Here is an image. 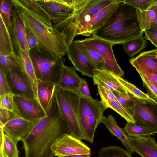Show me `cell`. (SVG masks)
<instances>
[{"label":"cell","instance_id":"16","mask_svg":"<svg viewBox=\"0 0 157 157\" xmlns=\"http://www.w3.org/2000/svg\"><path fill=\"white\" fill-rule=\"evenodd\" d=\"M14 49L21 71L29 84L35 99L39 103L37 79L31 59L22 49L18 48H14Z\"/></svg>","mask_w":157,"mask_h":157},{"label":"cell","instance_id":"7","mask_svg":"<svg viewBox=\"0 0 157 157\" xmlns=\"http://www.w3.org/2000/svg\"><path fill=\"white\" fill-rule=\"evenodd\" d=\"M29 54L37 80L57 84L64 65L65 59L53 58L41 50H30Z\"/></svg>","mask_w":157,"mask_h":157},{"label":"cell","instance_id":"52","mask_svg":"<svg viewBox=\"0 0 157 157\" xmlns=\"http://www.w3.org/2000/svg\"><path fill=\"white\" fill-rule=\"evenodd\" d=\"M0 157H5L3 155L2 151L0 150Z\"/></svg>","mask_w":157,"mask_h":157},{"label":"cell","instance_id":"22","mask_svg":"<svg viewBox=\"0 0 157 157\" xmlns=\"http://www.w3.org/2000/svg\"><path fill=\"white\" fill-rule=\"evenodd\" d=\"M103 123L113 135L116 136L125 147L128 152L131 155L134 152L129 140V136L124 129L117 124L114 117L110 114L107 117L103 116L101 121Z\"/></svg>","mask_w":157,"mask_h":157},{"label":"cell","instance_id":"53","mask_svg":"<svg viewBox=\"0 0 157 157\" xmlns=\"http://www.w3.org/2000/svg\"></svg>","mask_w":157,"mask_h":157},{"label":"cell","instance_id":"8","mask_svg":"<svg viewBox=\"0 0 157 157\" xmlns=\"http://www.w3.org/2000/svg\"><path fill=\"white\" fill-rule=\"evenodd\" d=\"M121 2L122 0H114L113 2L92 17L87 22L77 26L71 36L69 45L76 36L82 35L89 36L103 26Z\"/></svg>","mask_w":157,"mask_h":157},{"label":"cell","instance_id":"18","mask_svg":"<svg viewBox=\"0 0 157 157\" xmlns=\"http://www.w3.org/2000/svg\"><path fill=\"white\" fill-rule=\"evenodd\" d=\"M81 79L74 67L64 65L61 70L59 81L56 86L77 95Z\"/></svg>","mask_w":157,"mask_h":157},{"label":"cell","instance_id":"32","mask_svg":"<svg viewBox=\"0 0 157 157\" xmlns=\"http://www.w3.org/2000/svg\"><path fill=\"white\" fill-rule=\"evenodd\" d=\"M112 91L115 96L117 101L131 115L136 104L139 102L141 101L129 93L125 95L116 91Z\"/></svg>","mask_w":157,"mask_h":157},{"label":"cell","instance_id":"37","mask_svg":"<svg viewBox=\"0 0 157 157\" xmlns=\"http://www.w3.org/2000/svg\"><path fill=\"white\" fill-rule=\"evenodd\" d=\"M0 13L3 15L9 29L12 27V19L14 15L13 5L11 0H2L0 5Z\"/></svg>","mask_w":157,"mask_h":157},{"label":"cell","instance_id":"46","mask_svg":"<svg viewBox=\"0 0 157 157\" xmlns=\"http://www.w3.org/2000/svg\"><path fill=\"white\" fill-rule=\"evenodd\" d=\"M98 91L101 99L117 100L112 90L100 85H97Z\"/></svg>","mask_w":157,"mask_h":157},{"label":"cell","instance_id":"26","mask_svg":"<svg viewBox=\"0 0 157 157\" xmlns=\"http://www.w3.org/2000/svg\"><path fill=\"white\" fill-rule=\"evenodd\" d=\"M115 76L120 83L128 92L132 94L141 102L152 105L157 104V101L138 88L133 84L128 82L121 77Z\"/></svg>","mask_w":157,"mask_h":157},{"label":"cell","instance_id":"27","mask_svg":"<svg viewBox=\"0 0 157 157\" xmlns=\"http://www.w3.org/2000/svg\"><path fill=\"white\" fill-rule=\"evenodd\" d=\"M75 41L79 49L94 64L96 69L106 70L104 60L98 52L82 43L80 40Z\"/></svg>","mask_w":157,"mask_h":157},{"label":"cell","instance_id":"1","mask_svg":"<svg viewBox=\"0 0 157 157\" xmlns=\"http://www.w3.org/2000/svg\"><path fill=\"white\" fill-rule=\"evenodd\" d=\"M69 132L53 96L45 116L22 141L25 157H54L52 146L59 136Z\"/></svg>","mask_w":157,"mask_h":157},{"label":"cell","instance_id":"11","mask_svg":"<svg viewBox=\"0 0 157 157\" xmlns=\"http://www.w3.org/2000/svg\"><path fill=\"white\" fill-rule=\"evenodd\" d=\"M42 119L29 120L15 115L1 128L5 134L17 143L27 138Z\"/></svg>","mask_w":157,"mask_h":157},{"label":"cell","instance_id":"5","mask_svg":"<svg viewBox=\"0 0 157 157\" xmlns=\"http://www.w3.org/2000/svg\"><path fill=\"white\" fill-rule=\"evenodd\" d=\"M54 96L60 114L66 123L70 133L80 140H83L78 119L79 97L56 86Z\"/></svg>","mask_w":157,"mask_h":157},{"label":"cell","instance_id":"4","mask_svg":"<svg viewBox=\"0 0 157 157\" xmlns=\"http://www.w3.org/2000/svg\"><path fill=\"white\" fill-rule=\"evenodd\" d=\"M78 119L83 139L93 143L95 131L101 123L103 113L108 108L102 100L79 97Z\"/></svg>","mask_w":157,"mask_h":157},{"label":"cell","instance_id":"28","mask_svg":"<svg viewBox=\"0 0 157 157\" xmlns=\"http://www.w3.org/2000/svg\"><path fill=\"white\" fill-rule=\"evenodd\" d=\"M136 10L140 26L144 32L150 27L157 16V1L147 10L141 11L137 9Z\"/></svg>","mask_w":157,"mask_h":157},{"label":"cell","instance_id":"47","mask_svg":"<svg viewBox=\"0 0 157 157\" xmlns=\"http://www.w3.org/2000/svg\"><path fill=\"white\" fill-rule=\"evenodd\" d=\"M77 95L79 97L92 98L90 93L87 82L86 80L83 78H82Z\"/></svg>","mask_w":157,"mask_h":157},{"label":"cell","instance_id":"9","mask_svg":"<svg viewBox=\"0 0 157 157\" xmlns=\"http://www.w3.org/2000/svg\"><path fill=\"white\" fill-rule=\"evenodd\" d=\"M83 44L98 52L103 58L106 70L115 76L121 77L124 71L118 64L113 50V45L110 42L92 35L90 37L80 40Z\"/></svg>","mask_w":157,"mask_h":157},{"label":"cell","instance_id":"36","mask_svg":"<svg viewBox=\"0 0 157 157\" xmlns=\"http://www.w3.org/2000/svg\"><path fill=\"white\" fill-rule=\"evenodd\" d=\"M98 155V157H132L127 151L116 146L103 147Z\"/></svg>","mask_w":157,"mask_h":157},{"label":"cell","instance_id":"24","mask_svg":"<svg viewBox=\"0 0 157 157\" xmlns=\"http://www.w3.org/2000/svg\"><path fill=\"white\" fill-rule=\"evenodd\" d=\"M0 52L15 54L14 46L9 28L3 14L0 13Z\"/></svg>","mask_w":157,"mask_h":157},{"label":"cell","instance_id":"50","mask_svg":"<svg viewBox=\"0 0 157 157\" xmlns=\"http://www.w3.org/2000/svg\"><path fill=\"white\" fill-rule=\"evenodd\" d=\"M63 157H90V154L75 155Z\"/></svg>","mask_w":157,"mask_h":157},{"label":"cell","instance_id":"51","mask_svg":"<svg viewBox=\"0 0 157 157\" xmlns=\"http://www.w3.org/2000/svg\"><path fill=\"white\" fill-rule=\"evenodd\" d=\"M157 28V16L155 19L154 22L152 23Z\"/></svg>","mask_w":157,"mask_h":157},{"label":"cell","instance_id":"15","mask_svg":"<svg viewBox=\"0 0 157 157\" xmlns=\"http://www.w3.org/2000/svg\"><path fill=\"white\" fill-rule=\"evenodd\" d=\"M67 54L68 59L76 70L79 71L83 75L93 78V70L96 68L79 49L75 40L68 45Z\"/></svg>","mask_w":157,"mask_h":157},{"label":"cell","instance_id":"13","mask_svg":"<svg viewBox=\"0 0 157 157\" xmlns=\"http://www.w3.org/2000/svg\"><path fill=\"white\" fill-rule=\"evenodd\" d=\"M132 115L136 124L157 133V104L139 102L135 105Z\"/></svg>","mask_w":157,"mask_h":157},{"label":"cell","instance_id":"29","mask_svg":"<svg viewBox=\"0 0 157 157\" xmlns=\"http://www.w3.org/2000/svg\"><path fill=\"white\" fill-rule=\"evenodd\" d=\"M21 3L30 11L49 24L52 25L49 14L37 0H19Z\"/></svg>","mask_w":157,"mask_h":157},{"label":"cell","instance_id":"40","mask_svg":"<svg viewBox=\"0 0 157 157\" xmlns=\"http://www.w3.org/2000/svg\"><path fill=\"white\" fill-rule=\"evenodd\" d=\"M59 3L77 11L82 9L89 0H56Z\"/></svg>","mask_w":157,"mask_h":157},{"label":"cell","instance_id":"3","mask_svg":"<svg viewBox=\"0 0 157 157\" xmlns=\"http://www.w3.org/2000/svg\"><path fill=\"white\" fill-rule=\"evenodd\" d=\"M136 9L122 2L106 23L92 34L113 45L142 36Z\"/></svg>","mask_w":157,"mask_h":157},{"label":"cell","instance_id":"21","mask_svg":"<svg viewBox=\"0 0 157 157\" xmlns=\"http://www.w3.org/2000/svg\"><path fill=\"white\" fill-rule=\"evenodd\" d=\"M47 11L52 21L57 23L71 15L73 10L58 2L56 0H37Z\"/></svg>","mask_w":157,"mask_h":157},{"label":"cell","instance_id":"2","mask_svg":"<svg viewBox=\"0 0 157 157\" xmlns=\"http://www.w3.org/2000/svg\"><path fill=\"white\" fill-rule=\"evenodd\" d=\"M11 1L25 27L36 40L40 50L55 58L67 54L68 45L63 33L30 11L19 0Z\"/></svg>","mask_w":157,"mask_h":157},{"label":"cell","instance_id":"20","mask_svg":"<svg viewBox=\"0 0 157 157\" xmlns=\"http://www.w3.org/2000/svg\"><path fill=\"white\" fill-rule=\"evenodd\" d=\"M133 150L142 157H157V143L150 136L134 137L129 136Z\"/></svg>","mask_w":157,"mask_h":157},{"label":"cell","instance_id":"43","mask_svg":"<svg viewBox=\"0 0 157 157\" xmlns=\"http://www.w3.org/2000/svg\"><path fill=\"white\" fill-rule=\"evenodd\" d=\"M10 94L12 93L6 75L3 71L0 69V96Z\"/></svg>","mask_w":157,"mask_h":157},{"label":"cell","instance_id":"44","mask_svg":"<svg viewBox=\"0 0 157 157\" xmlns=\"http://www.w3.org/2000/svg\"><path fill=\"white\" fill-rule=\"evenodd\" d=\"M138 73L142 79L144 86L145 87L152 96L155 99L157 100V87L143 75L140 73Z\"/></svg>","mask_w":157,"mask_h":157},{"label":"cell","instance_id":"19","mask_svg":"<svg viewBox=\"0 0 157 157\" xmlns=\"http://www.w3.org/2000/svg\"><path fill=\"white\" fill-rule=\"evenodd\" d=\"M93 83L111 90H115L126 95L128 92L121 85L115 75L107 70H93Z\"/></svg>","mask_w":157,"mask_h":157},{"label":"cell","instance_id":"35","mask_svg":"<svg viewBox=\"0 0 157 157\" xmlns=\"http://www.w3.org/2000/svg\"><path fill=\"white\" fill-rule=\"evenodd\" d=\"M9 68L20 71L15 53H6L0 52V69L4 71Z\"/></svg>","mask_w":157,"mask_h":157},{"label":"cell","instance_id":"39","mask_svg":"<svg viewBox=\"0 0 157 157\" xmlns=\"http://www.w3.org/2000/svg\"><path fill=\"white\" fill-rule=\"evenodd\" d=\"M157 0H124L122 2L141 11L149 9Z\"/></svg>","mask_w":157,"mask_h":157},{"label":"cell","instance_id":"41","mask_svg":"<svg viewBox=\"0 0 157 157\" xmlns=\"http://www.w3.org/2000/svg\"><path fill=\"white\" fill-rule=\"evenodd\" d=\"M13 94H8L0 96V108L13 112Z\"/></svg>","mask_w":157,"mask_h":157},{"label":"cell","instance_id":"17","mask_svg":"<svg viewBox=\"0 0 157 157\" xmlns=\"http://www.w3.org/2000/svg\"><path fill=\"white\" fill-rule=\"evenodd\" d=\"M13 8L14 13L12 19V27L10 30L13 37L14 48L22 49L30 59V50L26 38L25 27L23 21L14 7Z\"/></svg>","mask_w":157,"mask_h":157},{"label":"cell","instance_id":"30","mask_svg":"<svg viewBox=\"0 0 157 157\" xmlns=\"http://www.w3.org/2000/svg\"><path fill=\"white\" fill-rule=\"evenodd\" d=\"M125 52L129 57H133L147 46L146 39L142 36L121 44Z\"/></svg>","mask_w":157,"mask_h":157},{"label":"cell","instance_id":"33","mask_svg":"<svg viewBox=\"0 0 157 157\" xmlns=\"http://www.w3.org/2000/svg\"><path fill=\"white\" fill-rule=\"evenodd\" d=\"M17 144L13 139L5 133L3 142L0 148V150L5 157H19V152Z\"/></svg>","mask_w":157,"mask_h":157},{"label":"cell","instance_id":"31","mask_svg":"<svg viewBox=\"0 0 157 157\" xmlns=\"http://www.w3.org/2000/svg\"><path fill=\"white\" fill-rule=\"evenodd\" d=\"M124 130L129 136L134 137H147L155 133L136 124L127 122Z\"/></svg>","mask_w":157,"mask_h":157},{"label":"cell","instance_id":"12","mask_svg":"<svg viewBox=\"0 0 157 157\" xmlns=\"http://www.w3.org/2000/svg\"><path fill=\"white\" fill-rule=\"evenodd\" d=\"M13 112L18 117L29 120L42 118L46 115L40 104L35 100L13 95Z\"/></svg>","mask_w":157,"mask_h":157},{"label":"cell","instance_id":"48","mask_svg":"<svg viewBox=\"0 0 157 157\" xmlns=\"http://www.w3.org/2000/svg\"><path fill=\"white\" fill-rule=\"evenodd\" d=\"M15 115L13 112L0 108V127H2L5 123Z\"/></svg>","mask_w":157,"mask_h":157},{"label":"cell","instance_id":"6","mask_svg":"<svg viewBox=\"0 0 157 157\" xmlns=\"http://www.w3.org/2000/svg\"><path fill=\"white\" fill-rule=\"evenodd\" d=\"M114 0H89L82 9L66 19L53 25V27L63 33L69 45L72 35L78 25L87 22L91 17L114 1Z\"/></svg>","mask_w":157,"mask_h":157},{"label":"cell","instance_id":"49","mask_svg":"<svg viewBox=\"0 0 157 157\" xmlns=\"http://www.w3.org/2000/svg\"><path fill=\"white\" fill-rule=\"evenodd\" d=\"M4 132L2 128L0 127V146L3 143L4 139Z\"/></svg>","mask_w":157,"mask_h":157},{"label":"cell","instance_id":"25","mask_svg":"<svg viewBox=\"0 0 157 157\" xmlns=\"http://www.w3.org/2000/svg\"><path fill=\"white\" fill-rule=\"evenodd\" d=\"M157 49L144 51L136 57L130 60L157 73Z\"/></svg>","mask_w":157,"mask_h":157},{"label":"cell","instance_id":"23","mask_svg":"<svg viewBox=\"0 0 157 157\" xmlns=\"http://www.w3.org/2000/svg\"><path fill=\"white\" fill-rule=\"evenodd\" d=\"M39 102L46 113L53 96L56 84L49 82L37 80Z\"/></svg>","mask_w":157,"mask_h":157},{"label":"cell","instance_id":"38","mask_svg":"<svg viewBox=\"0 0 157 157\" xmlns=\"http://www.w3.org/2000/svg\"><path fill=\"white\" fill-rule=\"evenodd\" d=\"M129 63L139 72L145 76L157 87V73L154 72L136 63L129 59Z\"/></svg>","mask_w":157,"mask_h":157},{"label":"cell","instance_id":"10","mask_svg":"<svg viewBox=\"0 0 157 157\" xmlns=\"http://www.w3.org/2000/svg\"><path fill=\"white\" fill-rule=\"evenodd\" d=\"M51 149L54 156L58 157L91 153L87 145L70 133L62 134L58 137Z\"/></svg>","mask_w":157,"mask_h":157},{"label":"cell","instance_id":"34","mask_svg":"<svg viewBox=\"0 0 157 157\" xmlns=\"http://www.w3.org/2000/svg\"><path fill=\"white\" fill-rule=\"evenodd\" d=\"M108 108H110L124 118L127 122L135 124L132 116L117 100L101 99Z\"/></svg>","mask_w":157,"mask_h":157},{"label":"cell","instance_id":"42","mask_svg":"<svg viewBox=\"0 0 157 157\" xmlns=\"http://www.w3.org/2000/svg\"><path fill=\"white\" fill-rule=\"evenodd\" d=\"M144 32L145 39L150 41L157 48V28L152 23L150 27Z\"/></svg>","mask_w":157,"mask_h":157},{"label":"cell","instance_id":"45","mask_svg":"<svg viewBox=\"0 0 157 157\" xmlns=\"http://www.w3.org/2000/svg\"><path fill=\"white\" fill-rule=\"evenodd\" d=\"M26 36L27 42L29 50H40L38 43L33 35L25 27Z\"/></svg>","mask_w":157,"mask_h":157},{"label":"cell","instance_id":"14","mask_svg":"<svg viewBox=\"0 0 157 157\" xmlns=\"http://www.w3.org/2000/svg\"><path fill=\"white\" fill-rule=\"evenodd\" d=\"M3 71L13 95L35 100L29 84L20 71L9 68Z\"/></svg>","mask_w":157,"mask_h":157}]
</instances>
